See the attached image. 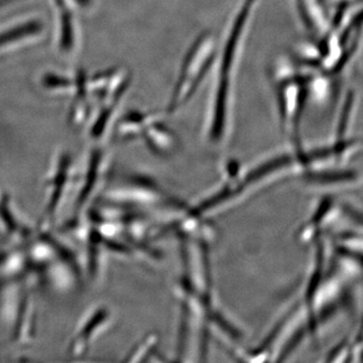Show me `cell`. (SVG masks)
Listing matches in <instances>:
<instances>
[{
    "mask_svg": "<svg viewBox=\"0 0 363 363\" xmlns=\"http://www.w3.org/2000/svg\"><path fill=\"white\" fill-rule=\"evenodd\" d=\"M354 94L352 92H350L347 96L345 98L344 101L342 111H341L340 118H339L337 130V140H343L344 135L346 133V128L350 123L351 113L353 111V105H354Z\"/></svg>",
    "mask_w": 363,
    "mask_h": 363,
    "instance_id": "4",
    "label": "cell"
},
{
    "mask_svg": "<svg viewBox=\"0 0 363 363\" xmlns=\"http://www.w3.org/2000/svg\"><path fill=\"white\" fill-rule=\"evenodd\" d=\"M219 43L211 33L200 35L189 48L167 104V114L177 113L192 100L213 70Z\"/></svg>",
    "mask_w": 363,
    "mask_h": 363,
    "instance_id": "2",
    "label": "cell"
},
{
    "mask_svg": "<svg viewBox=\"0 0 363 363\" xmlns=\"http://www.w3.org/2000/svg\"><path fill=\"white\" fill-rule=\"evenodd\" d=\"M312 76L291 71L288 67L274 70L277 104L281 130L296 145H300L301 117L304 112Z\"/></svg>",
    "mask_w": 363,
    "mask_h": 363,
    "instance_id": "3",
    "label": "cell"
},
{
    "mask_svg": "<svg viewBox=\"0 0 363 363\" xmlns=\"http://www.w3.org/2000/svg\"><path fill=\"white\" fill-rule=\"evenodd\" d=\"M259 1L240 0L218 45L204 124L205 135L212 145L223 143L231 133L236 77Z\"/></svg>",
    "mask_w": 363,
    "mask_h": 363,
    "instance_id": "1",
    "label": "cell"
}]
</instances>
